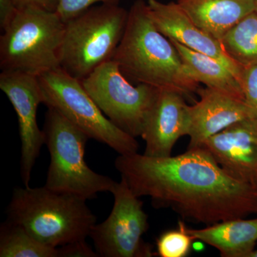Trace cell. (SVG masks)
<instances>
[{"instance_id": "cell-12", "label": "cell", "mask_w": 257, "mask_h": 257, "mask_svg": "<svg viewBox=\"0 0 257 257\" xmlns=\"http://www.w3.org/2000/svg\"><path fill=\"white\" fill-rule=\"evenodd\" d=\"M184 97L175 91L158 89L141 136L145 142L144 155L171 157L179 139L188 136L190 118Z\"/></svg>"}, {"instance_id": "cell-15", "label": "cell", "mask_w": 257, "mask_h": 257, "mask_svg": "<svg viewBox=\"0 0 257 257\" xmlns=\"http://www.w3.org/2000/svg\"><path fill=\"white\" fill-rule=\"evenodd\" d=\"M177 3L199 28L219 40L255 11V0H177Z\"/></svg>"}, {"instance_id": "cell-7", "label": "cell", "mask_w": 257, "mask_h": 257, "mask_svg": "<svg viewBox=\"0 0 257 257\" xmlns=\"http://www.w3.org/2000/svg\"><path fill=\"white\" fill-rule=\"evenodd\" d=\"M44 104L65 116L90 139L111 147L119 155L138 152L136 138L115 126L103 114L82 82L61 67L38 77Z\"/></svg>"}, {"instance_id": "cell-1", "label": "cell", "mask_w": 257, "mask_h": 257, "mask_svg": "<svg viewBox=\"0 0 257 257\" xmlns=\"http://www.w3.org/2000/svg\"><path fill=\"white\" fill-rule=\"evenodd\" d=\"M114 165L137 197L186 221L209 226L257 214L256 186L230 177L204 147L162 158L119 155Z\"/></svg>"}, {"instance_id": "cell-4", "label": "cell", "mask_w": 257, "mask_h": 257, "mask_svg": "<svg viewBox=\"0 0 257 257\" xmlns=\"http://www.w3.org/2000/svg\"><path fill=\"white\" fill-rule=\"evenodd\" d=\"M65 23L56 12L25 6L0 37L2 71L39 76L60 67Z\"/></svg>"}, {"instance_id": "cell-27", "label": "cell", "mask_w": 257, "mask_h": 257, "mask_svg": "<svg viewBox=\"0 0 257 257\" xmlns=\"http://www.w3.org/2000/svg\"><path fill=\"white\" fill-rule=\"evenodd\" d=\"M255 11L257 13V0H255Z\"/></svg>"}, {"instance_id": "cell-6", "label": "cell", "mask_w": 257, "mask_h": 257, "mask_svg": "<svg viewBox=\"0 0 257 257\" xmlns=\"http://www.w3.org/2000/svg\"><path fill=\"white\" fill-rule=\"evenodd\" d=\"M43 131L50 155L45 187L87 200L100 192H112L116 182L87 165L85 147L90 139L87 134L52 107L45 114Z\"/></svg>"}, {"instance_id": "cell-2", "label": "cell", "mask_w": 257, "mask_h": 257, "mask_svg": "<svg viewBox=\"0 0 257 257\" xmlns=\"http://www.w3.org/2000/svg\"><path fill=\"white\" fill-rule=\"evenodd\" d=\"M111 60L126 78L138 84L184 96H190L199 88L175 45L155 26L143 0L135 2L128 11L124 35Z\"/></svg>"}, {"instance_id": "cell-26", "label": "cell", "mask_w": 257, "mask_h": 257, "mask_svg": "<svg viewBox=\"0 0 257 257\" xmlns=\"http://www.w3.org/2000/svg\"><path fill=\"white\" fill-rule=\"evenodd\" d=\"M248 257H257V249H254L250 253L249 256Z\"/></svg>"}, {"instance_id": "cell-3", "label": "cell", "mask_w": 257, "mask_h": 257, "mask_svg": "<svg viewBox=\"0 0 257 257\" xmlns=\"http://www.w3.org/2000/svg\"><path fill=\"white\" fill-rule=\"evenodd\" d=\"M87 199L42 187H17L8 208V220L20 225L40 242L60 247L86 241L96 217Z\"/></svg>"}, {"instance_id": "cell-20", "label": "cell", "mask_w": 257, "mask_h": 257, "mask_svg": "<svg viewBox=\"0 0 257 257\" xmlns=\"http://www.w3.org/2000/svg\"><path fill=\"white\" fill-rule=\"evenodd\" d=\"M187 227L179 221L177 229L162 233L157 239V254L161 257H185L190 251L192 236Z\"/></svg>"}, {"instance_id": "cell-13", "label": "cell", "mask_w": 257, "mask_h": 257, "mask_svg": "<svg viewBox=\"0 0 257 257\" xmlns=\"http://www.w3.org/2000/svg\"><path fill=\"white\" fill-rule=\"evenodd\" d=\"M149 13L161 33L170 40L219 61L239 80L241 66L225 52L220 40L204 31L194 23L178 3L147 0Z\"/></svg>"}, {"instance_id": "cell-14", "label": "cell", "mask_w": 257, "mask_h": 257, "mask_svg": "<svg viewBox=\"0 0 257 257\" xmlns=\"http://www.w3.org/2000/svg\"><path fill=\"white\" fill-rule=\"evenodd\" d=\"M197 92L200 99L194 105L189 106L188 148L201 147L208 139L230 125L255 117L244 101L207 87L198 88Z\"/></svg>"}, {"instance_id": "cell-5", "label": "cell", "mask_w": 257, "mask_h": 257, "mask_svg": "<svg viewBox=\"0 0 257 257\" xmlns=\"http://www.w3.org/2000/svg\"><path fill=\"white\" fill-rule=\"evenodd\" d=\"M128 13L118 4H101L65 23L61 68L82 81L111 60L124 35Z\"/></svg>"}, {"instance_id": "cell-23", "label": "cell", "mask_w": 257, "mask_h": 257, "mask_svg": "<svg viewBox=\"0 0 257 257\" xmlns=\"http://www.w3.org/2000/svg\"><path fill=\"white\" fill-rule=\"evenodd\" d=\"M60 257H96L99 256L86 241H77L57 247Z\"/></svg>"}, {"instance_id": "cell-25", "label": "cell", "mask_w": 257, "mask_h": 257, "mask_svg": "<svg viewBox=\"0 0 257 257\" xmlns=\"http://www.w3.org/2000/svg\"><path fill=\"white\" fill-rule=\"evenodd\" d=\"M19 8L30 6L49 12H56L60 0H15Z\"/></svg>"}, {"instance_id": "cell-17", "label": "cell", "mask_w": 257, "mask_h": 257, "mask_svg": "<svg viewBox=\"0 0 257 257\" xmlns=\"http://www.w3.org/2000/svg\"><path fill=\"white\" fill-rule=\"evenodd\" d=\"M170 41L178 51L184 66L194 81L235 99L244 101L239 79L224 64L209 56L190 50L178 42Z\"/></svg>"}, {"instance_id": "cell-10", "label": "cell", "mask_w": 257, "mask_h": 257, "mask_svg": "<svg viewBox=\"0 0 257 257\" xmlns=\"http://www.w3.org/2000/svg\"><path fill=\"white\" fill-rule=\"evenodd\" d=\"M0 89L13 104L19 123L21 141L20 175L25 187H30L34 165L45 145L43 130L37 123L39 105L44 104V96L38 77L19 72L2 71Z\"/></svg>"}, {"instance_id": "cell-11", "label": "cell", "mask_w": 257, "mask_h": 257, "mask_svg": "<svg viewBox=\"0 0 257 257\" xmlns=\"http://www.w3.org/2000/svg\"><path fill=\"white\" fill-rule=\"evenodd\" d=\"M230 177L257 187V119L241 120L202 144Z\"/></svg>"}, {"instance_id": "cell-8", "label": "cell", "mask_w": 257, "mask_h": 257, "mask_svg": "<svg viewBox=\"0 0 257 257\" xmlns=\"http://www.w3.org/2000/svg\"><path fill=\"white\" fill-rule=\"evenodd\" d=\"M81 82L115 126L134 138L142 136L159 89L145 84L133 85L111 60L101 64Z\"/></svg>"}, {"instance_id": "cell-21", "label": "cell", "mask_w": 257, "mask_h": 257, "mask_svg": "<svg viewBox=\"0 0 257 257\" xmlns=\"http://www.w3.org/2000/svg\"><path fill=\"white\" fill-rule=\"evenodd\" d=\"M121 0H60L56 13L67 23L97 3L119 4Z\"/></svg>"}, {"instance_id": "cell-22", "label": "cell", "mask_w": 257, "mask_h": 257, "mask_svg": "<svg viewBox=\"0 0 257 257\" xmlns=\"http://www.w3.org/2000/svg\"><path fill=\"white\" fill-rule=\"evenodd\" d=\"M239 82L245 102L257 119V64L241 67Z\"/></svg>"}, {"instance_id": "cell-16", "label": "cell", "mask_w": 257, "mask_h": 257, "mask_svg": "<svg viewBox=\"0 0 257 257\" xmlns=\"http://www.w3.org/2000/svg\"><path fill=\"white\" fill-rule=\"evenodd\" d=\"M187 230L193 239L216 248L222 257H248L257 242V217L239 218Z\"/></svg>"}, {"instance_id": "cell-24", "label": "cell", "mask_w": 257, "mask_h": 257, "mask_svg": "<svg viewBox=\"0 0 257 257\" xmlns=\"http://www.w3.org/2000/svg\"><path fill=\"white\" fill-rule=\"evenodd\" d=\"M18 10L15 0H0V27L3 31L14 20Z\"/></svg>"}, {"instance_id": "cell-9", "label": "cell", "mask_w": 257, "mask_h": 257, "mask_svg": "<svg viewBox=\"0 0 257 257\" xmlns=\"http://www.w3.org/2000/svg\"><path fill=\"white\" fill-rule=\"evenodd\" d=\"M111 194L114 202L107 219L93 226L89 234L102 257H152L157 254L143 239L149 228L143 202L121 177Z\"/></svg>"}, {"instance_id": "cell-19", "label": "cell", "mask_w": 257, "mask_h": 257, "mask_svg": "<svg viewBox=\"0 0 257 257\" xmlns=\"http://www.w3.org/2000/svg\"><path fill=\"white\" fill-rule=\"evenodd\" d=\"M0 257H60V253L7 219L0 226Z\"/></svg>"}, {"instance_id": "cell-18", "label": "cell", "mask_w": 257, "mask_h": 257, "mask_svg": "<svg viewBox=\"0 0 257 257\" xmlns=\"http://www.w3.org/2000/svg\"><path fill=\"white\" fill-rule=\"evenodd\" d=\"M226 53L241 67L257 64V13L253 11L221 39Z\"/></svg>"}]
</instances>
